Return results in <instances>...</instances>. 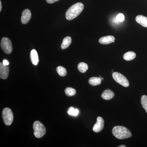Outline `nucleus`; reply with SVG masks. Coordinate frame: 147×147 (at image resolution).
<instances>
[{"label": "nucleus", "mask_w": 147, "mask_h": 147, "mask_svg": "<svg viewBox=\"0 0 147 147\" xmlns=\"http://www.w3.org/2000/svg\"><path fill=\"white\" fill-rule=\"evenodd\" d=\"M88 68V66L86 63L84 62L80 63L78 65V69L82 73H85Z\"/></svg>", "instance_id": "f3484780"}, {"label": "nucleus", "mask_w": 147, "mask_h": 147, "mask_svg": "<svg viewBox=\"0 0 147 147\" xmlns=\"http://www.w3.org/2000/svg\"><path fill=\"white\" fill-rule=\"evenodd\" d=\"M65 94L68 96H72L74 95L76 93V90L73 88L68 87L65 89Z\"/></svg>", "instance_id": "a211bd4d"}, {"label": "nucleus", "mask_w": 147, "mask_h": 147, "mask_svg": "<svg viewBox=\"0 0 147 147\" xmlns=\"http://www.w3.org/2000/svg\"><path fill=\"white\" fill-rule=\"evenodd\" d=\"M84 9L82 3H77L70 7L66 13V18L68 21L73 20L79 16Z\"/></svg>", "instance_id": "f257e3e1"}, {"label": "nucleus", "mask_w": 147, "mask_h": 147, "mask_svg": "<svg viewBox=\"0 0 147 147\" xmlns=\"http://www.w3.org/2000/svg\"><path fill=\"white\" fill-rule=\"evenodd\" d=\"M34 134L36 137L40 138L46 133V129L42 123L39 121H36L33 124Z\"/></svg>", "instance_id": "7ed1b4c3"}, {"label": "nucleus", "mask_w": 147, "mask_h": 147, "mask_svg": "<svg viewBox=\"0 0 147 147\" xmlns=\"http://www.w3.org/2000/svg\"><path fill=\"white\" fill-rule=\"evenodd\" d=\"M115 37L113 36H107L100 38L99 39V42L100 44L107 45L115 42Z\"/></svg>", "instance_id": "9d476101"}, {"label": "nucleus", "mask_w": 147, "mask_h": 147, "mask_svg": "<svg viewBox=\"0 0 147 147\" xmlns=\"http://www.w3.org/2000/svg\"><path fill=\"white\" fill-rule=\"evenodd\" d=\"M101 78L100 77H92L89 79V84L92 86H96L100 85L101 83Z\"/></svg>", "instance_id": "4468645a"}, {"label": "nucleus", "mask_w": 147, "mask_h": 147, "mask_svg": "<svg viewBox=\"0 0 147 147\" xmlns=\"http://www.w3.org/2000/svg\"><path fill=\"white\" fill-rule=\"evenodd\" d=\"M46 1L48 3L52 4L58 1L59 0H46Z\"/></svg>", "instance_id": "5701e85b"}, {"label": "nucleus", "mask_w": 147, "mask_h": 147, "mask_svg": "<svg viewBox=\"0 0 147 147\" xmlns=\"http://www.w3.org/2000/svg\"><path fill=\"white\" fill-rule=\"evenodd\" d=\"M74 110H75V109L73 108H72V107H71V108H69V110L68 111V114H69V115H73Z\"/></svg>", "instance_id": "4be33fe9"}, {"label": "nucleus", "mask_w": 147, "mask_h": 147, "mask_svg": "<svg viewBox=\"0 0 147 147\" xmlns=\"http://www.w3.org/2000/svg\"><path fill=\"white\" fill-rule=\"evenodd\" d=\"M141 103L143 108L146 110L147 113V96L143 95L141 98Z\"/></svg>", "instance_id": "aec40b11"}, {"label": "nucleus", "mask_w": 147, "mask_h": 147, "mask_svg": "<svg viewBox=\"0 0 147 147\" xmlns=\"http://www.w3.org/2000/svg\"><path fill=\"white\" fill-rule=\"evenodd\" d=\"M3 118L6 125H10L13 121V116L12 111L10 108H6L3 110Z\"/></svg>", "instance_id": "20e7f679"}, {"label": "nucleus", "mask_w": 147, "mask_h": 147, "mask_svg": "<svg viewBox=\"0 0 147 147\" xmlns=\"http://www.w3.org/2000/svg\"><path fill=\"white\" fill-rule=\"evenodd\" d=\"M30 59L32 63L34 65H37L39 62V59H38L37 52L34 49H33L31 51Z\"/></svg>", "instance_id": "f8f14e48"}, {"label": "nucleus", "mask_w": 147, "mask_h": 147, "mask_svg": "<svg viewBox=\"0 0 147 147\" xmlns=\"http://www.w3.org/2000/svg\"><path fill=\"white\" fill-rule=\"evenodd\" d=\"M2 9V3L1 1H0V11H1Z\"/></svg>", "instance_id": "a878e982"}, {"label": "nucleus", "mask_w": 147, "mask_h": 147, "mask_svg": "<svg viewBox=\"0 0 147 147\" xmlns=\"http://www.w3.org/2000/svg\"><path fill=\"white\" fill-rule=\"evenodd\" d=\"M136 21L137 23L142 26L147 28V17L142 15L136 16Z\"/></svg>", "instance_id": "ddd939ff"}, {"label": "nucleus", "mask_w": 147, "mask_h": 147, "mask_svg": "<svg viewBox=\"0 0 147 147\" xmlns=\"http://www.w3.org/2000/svg\"><path fill=\"white\" fill-rule=\"evenodd\" d=\"M100 78H101V80H103V78H102V77H100Z\"/></svg>", "instance_id": "cd10ccee"}, {"label": "nucleus", "mask_w": 147, "mask_h": 147, "mask_svg": "<svg viewBox=\"0 0 147 147\" xmlns=\"http://www.w3.org/2000/svg\"><path fill=\"white\" fill-rule=\"evenodd\" d=\"M104 124V121L103 119L101 117H98L96 123L95 124L93 127V130L96 133L100 132L103 129Z\"/></svg>", "instance_id": "0eeeda50"}, {"label": "nucleus", "mask_w": 147, "mask_h": 147, "mask_svg": "<svg viewBox=\"0 0 147 147\" xmlns=\"http://www.w3.org/2000/svg\"><path fill=\"white\" fill-rule=\"evenodd\" d=\"M1 47L4 52L6 54H10L12 52V43L10 40L8 38L3 37L2 38Z\"/></svg>", "instance_id": "39448f33"}, {"label": "nucleus", "mask_w": 147, "mask_h": 147, "mask_svg": "<svg viewBox=\"0 0 147 147\" xmlns=\"http://www.w3.org/2000/svg\"><path fill=\"white\" fill-rule=\"evenodd\" d=\"M71 42V38L70 36L65 37L63 40L62 43L61 45V49L63 50L68 48Z\"/></svg>", "instance_id": "2eb2a0df"}, {"label": "nucleus", "mask_w": 147, "mask_h": 147, "mask_svg": "<svg viewBox=\"0 0 147 147\" xmlns=\"http://www.w3.org/2000/svg\"><path fill=\"white\" fill-rule=\"evenodd\" d=\"M57 71L58 74L61 76H65L66 75V69L63 67L61 66H58L57 68Z\"/></svg>", "instance_id": "6ab92c4d"}, {"label": "nucleus", "mask_w": 147, "mask_h": 147, "mask_svg": "<svg viewBox=\"0 0 147 147\" xmlns=\"http://www.w3.org/2000/svg\"><path fill=\"white\" fill-rule=\"evenodd\" d=\"M118 147H126V146L125 145H121V146H119Z\"/></svg>", "instance_id": "bb28decb"}, {"label": "nucleus", "mask_w": 147, "mask_h": 147, "mask_svg": "<svg viewBox=\"0 0 147 147\" xmlns=\"http://www.w3.org/2000/svg\"><path fill=\"white\" fill-rule=\"evenodd\" d=\"M112 133L116 138L119 139H127L132 135L128 129L122 126H116L113 127Z\"/></svg>", "instance_id": "f03ea898"}, {"label": "nucleus", "mask_w": 147, "mask_h": 147, "mask_svg": "<svg viewBox=\"0 0 147 147\" xmlns=\"http://www.w3.org/2000/svg\"><path fill=\"white\" fill-rule=\"evenodd\" d=\"M115 96L114 92L109 89L105 90L101 94V97L105 100H109L112 99Z\"/></svg>", "instance_id": "9b49d317"}, {"label": "nucleus", "mask_w": 147, "mask_h": 147, "mask_svg": "<svg viewBox=\"0 0 147 147\" xmlns=\"http://www.w3.org/2000/svg\"><path fill=\"white\" fill-rule=\"evenodd\" d=\"M9 73V68L7 66L4 65L3 63H0V78L6 79L8 77Z\"/></svg>", "instance_id": "6e6552de"}, {"label": "nucleus", "mask_w": 147, "mask_h": 147, "mask_svg": "<svg viewBox=\"0 0 147 147\" xmlns=\"http://www.w3.org/2000/svg\"><path fill=\"white\" fill-rule=\"evenodd\" d=\"M113 77L117 83L123 86L127 87L129 86V83L126 77L121 74L117 72L113 73Z\"/></svg>", "instance_id": "423d86ee"}, {"label": "nucleus", "mask_w": 147, "mask_h": 147, "mask_svg": "<svg viewBox=\"0 0 147 147\" xmlns=\"http://www.w3.org/2000/svg\"><path fill=\"white\" fill-rule=\"evenodd\" d=\"M136 55L135 53L132 51L125 53L123 55V59L125 61H129L134 59L136 57Z\"/></svg>", "instance_id": "dca6fc26"}, {"label": "nucleus", "mask_w": 147, "mask_h": 147, "mask_svg": "<svg viewBox=\"0 0 147 147\" xmlns=\"http://www.w3.org/2000/svg\"><path fill=\"white\" fill-rule=\"evenodd\" d=\"M125 19L123 13H119L115 18L114 19V21L115 23H117L118 22H123Z\"/></svg>", "instance_id": "412c9836"}, {"label": "nucleus", "mask_w": 147, "mask_h": 147, "mask_svg": "<svg viewBox=\"0 0 147 147\" xmlns=\"http://www.w3.org/2000/svg\"><path fill=\"white\" fill-rule=\"evenodd\" d=\"M3 64L4 65L7 66L9 65V63L7 60H4L3 62Z\"/></svg>", "instance_id": "b1692460"}, {"label": "nucleus", "mask_w": 147, "mask_h": 147, "mask_svg": "<svg viewBox=\"0 0 147 147\" xmlns=\"http://www.w3.org/2000/svg\"><path fill=\"white\" fill-rule=\"evenodd\" d=\"M79 111L78 109H75L74 110V113L73 115L74 116H76L78 115V114H79Z\"/></svg>", "instance_id": "393cba45"}, {"label": "nucleus", "mask_w": 147, "mask_h": 147, "mask_svg": "<svg viewBox=\"0 0 147 147\" xmlns=\"http://www.w3.org/2000/svg\"><path fill=\"white\" fill-rule=\"evenodd\" d=\"M32 14L30 11L29 9H25L22 13L21 21L22 24H26L28 23L31 18Z\"/></svg>", "instance_id": "1a4fd4ad"}]
</instances>
